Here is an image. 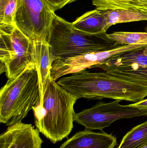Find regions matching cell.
<instances>
[{
  "label": "cell",
  "mask_w": 147,
  "mask_h": 148,
  "mask_svg": "<svg viewBox=\"0 0 147 148\" xmlns=\"http://www.w3.org/2000/svg\"><path fill=\"white\" fill-rule=\"evenodd\" d=\"M58 83L78 99L104 98L139 102L147 96V85L126 80L104 71L86 70L60 78Z\"/></svg>",
  "instance_id": "cell-1"
},
{
  "label": "cell",
  "mask_w": 147,
  "mask_h": 148,
  "mask_svg": "<svg viewBox=\"0 0 147 148\" xmlns=\"http://www.w3.org/2000/svg\"><path fill=\"white\" fill-rule=\"evenodd\" d=\"M77 100L50 77L43 96L32 109L40 133L54 144L68 137L73 128L74 105Z\"/></svg>",
  "instance_id": "cell-2"
},
{
  "label": "cell",
  "mask_w": 147,
  "mask_h": 148,
  "mask_svg": "<svg viewBox=\"0 0 147 148\" xmlns=\"http://www.w3.org/2000/svg\"><path fill=\"white\" fill-rule=\"evenodd\" d=\"M40 95L36 65L15 78L8 79L0 90V122L9 126L22 121L38 102Z\"/></svg>",
  "instance_id": "cell-3"
},
{
  "label": "cell",
  "mask_w": 147,
  "mask_h": 148,
  "mask_svg": "<svg viewBox=\"0 0 147 148\" xmlns=\"http://www.w3.org/2000/svg\"><path fill=\"white\" fill-rule=\"evenodd\" d=\"M47 42L52 53L58 59L108 51L121 45L111 40L106 32L93 34L83 32L56 14Z\"/></svg>",
  "instance_id": "cell-4"
},
{
  "label": "cell",
  "mask_w": 147,
  "mask_h": 148,
  "mask_svg": "<svg viewBox=\"0 0 147 148\" xmlns=\"http://www.w3.org/2000/svg\"><path fill=\"white\" fill-rule=\"evenodd\" d=\"M0 71L8 79L15 78L35 65L34 41L14 24H0Z\"/></svg>",
  "instance_id": "cell-5"
},
{
  "label": "cell",
  "mask_w": 147,
  "mask_h": 148,
  "mask_svg": "<svg viewBox=\"0 0 147 148\" xmlns=\"http://www.w3.org/2000/svg\"><path fill=\"white\" fill-rule=\"evenodd\" d=\"M55 11L45 0H19L14 24L33 41H47Z\"/></svg>",
  "instance_id": "cell-6"
},
{
  "label": "cell",
  "mask_w": 147,
  "mask_h": 148,
  "mask_svg": "<svg viewBox=\"0 0 147 148\" xmlns=\"http://www.w3.org/2000/svg\"><path fill=\"white\" fill-rule=\"evenodd\" d=\"M121 100L98 103L91 108L75 114L74 121L90 130H102L122 119L147 116V110L120 104Z\"/></svg>",
  "instance_id": "cell-7"
},
{
  "label": "cell",
  "mask_w": 147,
  "mask_h": 148,
  "mask_svg": "<svg viewBox=\"0 0 147 148\" xmlns=\"http://www.w3.org/2000/svg\"><path fill=\"white\" fill-rule=\"evenodd\" d=\"M116 49L88 53L74 57L57 59L52 65L51 78L53 81L68 74L79 73L102 64L117 54Z\"/></svg>",
  "instance_id": "cell-8"
},
{
  "label": "cell",
  "mask_w": 147,
  "mask_h": 148,
  "mask_svg": "<svg viewBox=\"0 0 147 148\" xmlns=\"http://www.w3.org/2000/svg\"><path fill=\"white\" fill-rule=\"evenodd\" d=\"M40 132L31 124L18 123L0 136V148H41Z\"/></svg>",
  "instance_id": "cell-9"
},
{
  "label": "cell",
  "mask_w": 147,
  "mask_h": 148,
  "mask_svg": "<svg viewBox=\"0 0 147 148\" xmlns=\"http://www.w3.org/2000/svg\"><path fill=\"white\" fill-rule=\"evenodd\" d=\"M116 145V138L112 135L85 129L67 140L60 148H114Z\"/></svg>",
  "instance_id": "cell-10"
},
{
  "label": "cell",
  "mask_w": 147,
  "mask_h": 148,
  "mask_svg": "<svg viewBox=\"0 0 147 148\" xmlns=\"http://www.w3.org/2000/svg\"><path fill=\"white\" fill-rule=\"evenodd\" d=\"M35 62L39 82L40 95L43 96L48 79L51 77L52 65L58 59L54 56L47 41H34Z\"/></svg>",
  "instance_id": "cell-11"
},
{
  "label": "cell",
  "mask_w": 147,
  "mask_h": 148,
  "mask_svg": "<svg viewBox=\"0 0 147 148\" xmlns=\"http://www.w3.org/2000/svg\"><path fill=\"white\" fill-rule=\"evenodd\" d=\"M72 23L75 28L88 34H96L108 30L104 11L97 9L86 12Z\"/></svg>",
  "instance_id": "cell-12"
},
{
  "label": "cell",
  "mask_w": 147,
  "mask_h": 148,
  "mask_svg": "<svg viewBox=\"0 0 147 148\" xmlns=\"http://www.w3.org/2000/svg\"><path fill=\"white\" fill-rule=\"evenodd\" d=\"M133 64H138L147 68V47L117 55L110 58L105 62L94 66L92 68L127 66Z\"/></svg>",
  "instance_id": "cell-13"
},
{
  "label": "cell",
  "mask_w": 147,
  "mask_h": 148,
  "mask_svg": "<svg viewBox=\"0 0 147 148\" xmlns=\"http://www.w3.org/2000/svg\"><path fill=\"white\" fill-rule=\"evenodd\" d=\"M109 73L126 80L147 85V68L138 64L118 66L100 67Z\"/></svg>",
  "instance_id": "cell-14"
},
{
  "label": "cell",
  "mask_w": 147,
  "mask_h": 148,
  "mask_svg": "<svg viewBox=\"0 0 147 148\" xmlns=\"http://www.w3.org/2000/svg\"><path fill=\"white\" fill-rule=\"evenodd\" d=\"M107 28L111 26L124 23L147 21V11L130 9L114 10L104 11Z\"/></svg>",
  "instance_id": "cell-15"
},
{
  "label": "cell",
  "mask_w": 147,
  "mask_h": 148,
  "mask_svg": "<svg viewBox=\"0 0 147 148\" xmlns=\"http://www.w3.org/2000/svg\"><path fill=\"white\" fill-rule=\"evenodd\" d=\"M147 143V121L133 128L117 148H139Z\"/></svg>",
  "instance_id": "cell-16"
},
{
  "label": "cell",
  "mask_w": 147,
  "mask_h": 148,
  "mask_svg": "<svg viewBox=\"0 0 147 148\" xmlns=\"http://www.w3.org/2000/svg\"><path fill=\"white\" fill-rule=\"evenodd\" d=\"M96 9L102 11L130 9L147 11V7L140 6L137 0H91Z\"/></svg>",
  "instance_id": "cell-17"
},
{
  "label": "cell",
  "mask_w": 147,
  "mask_h": 148,
  "mask_svg": "<svg viewBox=\"0 0 147 148\" xmlns=\"http://www.w3.org/2000/svg\"><path fill=\"white\" fill-rule=\"evenodd\" d=\"M108 36L120 45L147 44V32H115Z\"/></svg>",
  "instance_id": "cell-18"
},
{
  "label": "cell",
  "mask_w": 147,
  "mask_h": 148,
  "mask_svg": "<svg viewBox=\"0 0 147 148\" xmlns=\"http://www.w3.org/2000/svg\"><path fill=\"white\" fill-rule=\"evenodd\" d=\"M19 0H0V24H14Z\"/></svg>",
  "instance_id": "cell-19"
},
{
  "label": "cell",
  "mask_w": 147,
  "mask_h": 148,
  "mask_svg": "<svg viewBox=\"0 0 147 148\" xmlns=\"http://www.w3.org/2000/svg\"><path fill=\"white\" fill-rule=\"evenodd\" d=\"M54 11L60 9L65 6L77 0H45Z\"/></svg>",
  "instance_id": "cell-20"
},
{
  "label": "cell",
  "mask_w": 147,
  "mask_h": 148,
  "mask_svg": "<svg viewBox=\"0 0 147 148\" xmlns=\"http://www.w3.org/2000/svg\"><path fill=\"white\" fill-rule=\"evenodd\" d=\"M129 105L132 107L138 108L140 109L147 110V99L146 100H143L139 102L134 103L130 104Z\"/></svg>",
  "instance_id": "cell-21"
},
{
  "label": "cell",
  "mask_w": 147,
  "mask_h": 148,
  "mask_svg": "<svg viewBox=\"0 0 147 148\" xmlns=\"http://www.w3.org/2000/svg\"><path fill=\"white\" fill-rule=\"evenodd\" d=\"M138 4L140 6H144L147 7V0H137Z\"/></svg>",
  "instance_id": "cell-22"
},
{
  "label": "cell",
  "mask_w": 147,
  "mask_h": 148,
  "mask_svg": "<svg viewBox=\"0 0 147 148\" xmlns=\"http://www.w3.org/2000/svg\"><path fill=\"white\" fill-rule=\"evenodd\" d=\"M139 148H147V143L146 144H145V145H143L142 146L140 147Z\"/></svg>",
  "instance_id": "cell-23"
}]
</instances>
